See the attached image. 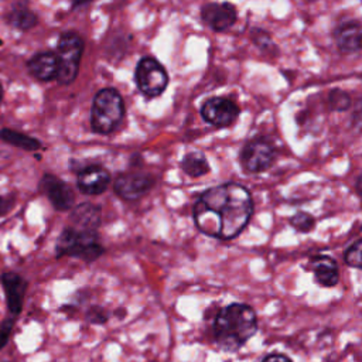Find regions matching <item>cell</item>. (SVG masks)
<instances>
[{
	"instance_id": "20",
	"label": "cell",
	"mask_w": 362,
	"mask_h": 362,
	"mask_svg": "<svg viewBox=\"0 0 362 362\" xmlns=\"http://www.w3.org/2000/svg\"><path fill=\"white\" fill-rule=\"evenodd\" d=\"M7 21L11 27L18 28L21 31H27L37 25L38 17L31 10H13L7 16Z\"/></svg>"
},
{
	"instance_id": "28",
	"label": "cell",
	"mask_w": 362,
	"mask_h": 362,
	"mask_svg": "<svg viewBox=\"0 0 362 362\" xmlns=\"http://www.w3.org/2000/svg\"><path fill=\"white\" fill-rule=\"evenodd\" d=\"M85 1H89V0H74V4L78 6V4H82V3H85Z\"/></svg>"
},
{
	"instance_id": "6",
	"label": "cell",
	"mask_w": 362,
	"mask_h": 362,
	"mask_svg": "<svg viewBox=\"0 0 362 362\" xmlns=\"http://www.w3.org/2000/svg\"><path fill=\"white\" fill-rule=\"evenodd\" d=\"M134 82L144 96L157 98L168 85V74L156 58L143 57L136 65Z\"/></svg>"
},
{
	"instance_id": "10",
	"label": "cell",
	"mask_w": 362,
	"mask_h": 362,
	"mask_svg": "<svg viewBox=\"0 0 362 362\" xmlns=\"http://www.w3.org/2000/svg\"><path fill=\"white\" fill-rule=\"evenodd\" d=\"M40 188L57 211L64 212V211H69L74 206V202H75L74 189L68 182H65L59 177L45 173L41 177Z\"/></svg>"
},
{
	"instance_id": "5",
	"label": "cell",
	"mask_w": 362,
	"mask_h": 362,
	"mask_svg": "<svg viewBox=\"0 0 362 362\" xmlns=\"http://www.w3.org/2000/svg\"><path fill=\"white\" fill-rule=\"evenodd\" d=\"M83 47L85 44L79 34L74 31L61 34L57 45V58H58L57 79L59 83L69 85L75 81L79 71Z\"/></svg>"
},
{
	"instance_id": "29",
	"label": "cell",
	"mask_w": 362,
	"mask_h": 362,
	"mask_svg": "<svg viewBox=\"0 0 362 362\" xmlns=\"http://www.w3.org/2000/svg\"><path fill=\"white\" fill-rule=\"evenodd\" d=\"M1 98H3V89H1V85H0V102H1Z\"/></svg>"
},
{
	"instance_id": "16",
	"label": "cell",
	"mask_w": 362,
	"mask_h": 362,
	"mask_svg": "<svg viewBox=\"0 0 362 362\" xmlns=\"http://www.w3.org/2000/svg\"><path fill=\"white\" fill-rule=\"evenodd\" d=\"M69 215V225L78 229L85 230H98L102 223L100 218V208L90 202H83L71 208Z\"/></svg>"
},
{
	"instance_id": "26",
	"label": "cell",
	"mask_w": 362,
	"mask_h": 362,
	"mask_svg": "<svg viewBox=\"0 0 362 362\" xmlns=\"http://www.w3.org/2000/svg\"><path fill=\"white\" fill-rule=\"evenodd\" d=\"M16 204V194H1L0 195V218L8 214Z\"/></svg>"
},
{
	"instance_id": "14",
	"label": "cell",
	"mask_w": 362,
	"mask_h": 362,
	"mask_svg": "<svg viewBox=\"0 0 362 362\" xmlns=\"http://www.w3.org/2000/svg\"><path fill=\"white\" fill-rule=\"evenodd\" d=\"M305 270L314 274L315 283L322 287H334L339 281L338 263L329 255H314L304 266Z\"/></svg>"
},
{
	"instance_id": "21",
	"label": "cell",
	"mask_w": 362,
	"mask_h": 362,
	"mask_svg": "<svg viewBox=\"0 0 362 362\" xmlns=\"http://www.w3.org/2000/svg\"><path fill=\"white\" fill-rule=\"evenodd\" d=\"M290 225L300 233H308L315 226V219L308 212L298 211L290 218Z\"/></svg>"
},
{
	"instance_id": "3",
	"label": "cell",
	"mask_w": 362,
	"mask_h": 362,
	"mask_svg": "<svg viewBox=\"0 0 362 362\" xmlns=\"http://www.w3.org/2000/svg\"><path fill=\"white\" fill-rule=\"evenodd\" d=\"M55 253L58 257L69 256L90 263L105 253V247L100 243L98 230H85L68 225L57 239Z\"/></svg>"
},
{
	"instance_id": "27",
	"label": "cell",
	"mask_w": 362,
	"mask_h": 362,
	"mask_svg": "<svg viewBox=\"0 0 362 362\" xmlns=\"http://www.w3.org/2000/svg\"><path fill=\"white\" fill-rule=\"evenodd\" d=\"M260 362H293V361L284 354L272 352V354H267Z\"/></svg>"
},
{
	"instance_id": "2",
	"label": "cell",
	"mask_w": 362,
	"mask_h": 362,
	"mask_svg": "<svg viewBox=\"0 0 362 362\" xmlns=\"http://www.w3.org/2000/svg\"><path fill=\"white\" fill-rule=\"evenodd\" d=\"M255 310L242 303H232L221 308L212 322V337L218 348L238 352L257 331Z\"/></svg>"
},
{
	"instance_id": "23",
	"label": "cell",
	"mask_w": 362,
	"mask_h": 362,
	"mask_svg": "<svg viewBox=\"0 0 362 362\" xmlns=\"http://www.w3.org/2000/svg\"><path fill=\"white\" fill-rule=\"evenodd\" d=\"M328 103L334 110H346L351 106V98L341 89H334L328 96Z\"/></svg>"
},
{
	"instance_id": "8",
	"label": "cell",
	"mask_w": 362,
	"mask_h": 362,
	"mask_svg": "<svg viewBox=\"0 0 362 362\" xmlns=\"http://www.w3.org/2000/svg\"><path fill=\"white\" fill-rule=\"evenodd\" d=\"M156 178L151 174L140 171L120 173L113 180V191L122 199L136 201L144 197L154 187Z\"/></svg>"
},
{
	"instance_id": "13",
	"label": "cell",
	"mask_w": 362,
	"mask_h": 362,
	"mask_svg": "<svg viewBox=\"0 0 362 362\" xmlns=\"http://www.w3.org/2000/svg\"><path fill=\"white\" fill-rule=\"evenodd\" d=\"M0 281L4 290L7 308L10 314L16 317L23 310L24 297L27 291V280L16 272H6L0 276Z\"/></svg>"
},
{
	"instance_id": "24",
	"label": "cell",
	"mask_w": 362,
	"mask_h": 362,
	"mask_svg": "<svg viewBox=\"0 0 362 362\" xmlns=\"http://www.w3.org/2000/svg\"><path fill=\"white\" fill-rule=\"evenodd\" d=\"M361 246L362 240L356 239L354 243L348 246V249L344 253V260L349 267L361 269Z\"/></svg>"
},
{
	"instance_id": "7",
	"label": "cell",
	"mask_w": 362,
	"mask_h": 362,
	"mask_svg": "<svg viewBox=\"0 0 362 362\" xmlns=\"http://www.w3.org/2000/svg\"><path fill=\"white\" fill-rule=\"evenodd\" d=\"M276 158V148L266 137L249 140L240 151V165L249 174H259L272 167Z\"/></svg>"
},
{
	"instance_id": "1",
	"label": "cell",
	"mask_w": 362,
	"mask_h": 362,
	"mask_svg": "<svg viewBox=\"0 0 362 362\" xmlns=\"http://www.w3.org/2000/svg\"><path fill=\"white\" fill-rule=\"evenodd\" d=\"M252 214V194L245 185L232 181L205 189L192 206V218L199 232L221 240L239 236Z\"/></svg>"
},
{
	"instance_id": "11",
	"label": "cell",
	"mask_w": 362,
	"mask_h": 362,
	"mask_svg": "<svg viewBox=\"0 0 362 362\" xmlns=\"http://www.w3.org/2000/svg\"><path fill=\"white\" fill-rule=\"evenodd\" d=\"M112 182L110 173L99 164L82 167L76 174V187L85 195H100Z\"/></svg>"
},
{
	"instance_id": "19",
	"label": "cell",
	"mask_w": 362,
	"mask_h": 362,
	"mask_svg": "<svg viewBox=\"0 0 362 362\" xmlns=\"http://www.w3.org/2000/svg\"><path fill=\"white\" fill-rule=\"evenodd\" d=\"M0 139L11 146H16V147L27 150V151H35L41 147L40 140H37L28 134H24L21 132L13 130V129H1Z\"/></svg>"
},
{
	"instance_id": "25",
	"label": "cell",
	"mask_w": 362,
	"mask_h": 362,
	"mask_svg": "<svg viewBox=\"0 0 362 362\" xmlns=\"http://www.w3.org/2000/svg\"><path fill=\"white\" fill-rule=\"evenodd\" d=\"M13 327H14V317L13 315L8 317V318H4L1 321V324H0V349H3L6 346V344L8 342Z\"/></svg>"
},
{
	"instance_id": "17",
	"label": "cell",
	"mask_w": 362,
	"mask_h": 362,
	"mask_svg": "<svg viewBox=\"0 0 362 362\" xmlns=\"http://www.w3.org/2000/svg\"><path fill=\"white\" fill-rule=\"evenodd\" d=\"M28 72L38 81H51L58 75V58L57 54L44 51L35 54L27 62Z\"/></svg>"
},
{
	"instance_id": "18",
	"label": "cell",
	"mask_w": 362,
	"mask_h": 362,
	"mask_svg": "<svg viewBox=\"0 0 362 362\" xmlns=\"http://www.w3.org/2000/svg\"><path fill=\"white\" fill-rule=\"evenodd\" d=\"M181 170L192 178H199L202 175H206L211 170L208 158L201 151H189L187 153L180 163Z\"/></svg>"
},
{
	"instance_id": "22",
	"label": "cell",
	"mask_w": 362,
	"mask_h": 362,
	"mask_svg": "<svg viewBox=\"0 0 362 362\" xmlns=\"http://www.w3.org/2000/svg\"><path fill=\"white\" fill-rule=\"evenodd\" d=\"M110 314L109 311L102 307V305H90L86 311H85V320L89 324H96V325H102L106 324L109 320Z\"/></svg>"
},
{
	"instance_id": "15",
	"label": "cell",
	"mask_w": 362,
	"mask_h": 362,
	"mask_svg": "<svg viewBox=\"0 0 362 362\" xmlns=\"http://www.w3.org/2000/svg\"><path fill=\"white\" fill-rule=\"evenodd\" d=\"M362 27L358 20L345 21L334 30V40L338 49L344 54H352L361 49Z\"/></svg>"
},
{
	"instance_id": "4",
	"label": "cell",
	"mask_w": 362,
	"mask_h": 362,
	"mask_svg": "<svg viewBox=\"0 0 362 362\" xmlns=\"http://www.w3.org/2000/svg\"><path fill=\"white\" fill-rule=\"evenodd\" d=\"M124 100L117 89L103 88L93 98L90 109V127L98 134L113 133L124 119Z\"/></svg>"
},
{
	"instance_id": "9",
	"label": "cell",
	"mask_w": 362,
	"mask_h": 362,
	"mask_svg": "<svg viewBox=\"0 0 362 362\" xmlns=\"http://www.w3.org/2000/svg\"><path fill=\"white\" fill-rule=\"evenodd\" d=\"M202 119L215 127H228L233 124L239 116L238 105L222 96L209 98L201 106Z\"/></svg>"
},
{
	"instance_id": "12",
	"label": "cell",
	"mask_w": 362,
	"mask_h": 362,
	"mask_svg": "<svg viewBox=\"0 0 362 362\" xmlns=\"http://www.w3.org/2000/svg\"><path fill=\"white\" fill-rule=\"evenodd\" d=\"M201 18L214 31L222 33L235 24L238 18V10L232 3L228 1L206 3L201 8Z\"/></svg>"
}]
</instances>
